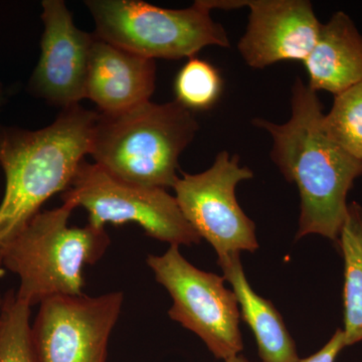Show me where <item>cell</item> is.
<instances>
[{"label":"cell","instance_id":"6","mask_svg":"<svg viewBox=\"0 0 362 362\" xmlns=\"http://www.w3.org/2000/svg\"><path fill=\"white\" fill-rule=\"evenodd\" d=\"M63 202L85 209L88 223L100 230L136 223L148 237L170 246H192L202 240L166 189L127 182L96 163L80 164Z\"/></svg>","mask_w":362,"mask_h":362},{"label":"cell","instance_id":"13","mask_svg":"<svg viewBox=\"0 0 362 362\" xmlns=\"http://www.w3.org/2000/svg\"><path fill=\"white\" fill-rule=\"evenodd\" d=\"M312 90L340 94L362 81V35L349 14L337 11L321 25L303 62Z\"/></svg>","mask_w":362,"mask_h":362},{"label":"cell","instance_id":"4","mask_svg":"<svg viewBox=\"0 0 362 362\" xmlns=\"http://www.w3.org/2000/svg\"><path fill=\"white\" fill-rule=\"evenodd\" d=\"M75 209L64 202L40 211L4 252V271L20 279L16 297L30 308L52 298L84 295L85 267L96 264L110 246L105 230L69 226Z\"/></svg>","mask_w":362,"mask_h":362},{"label":"cell","instance_id":"1","mask_svg":"<svg viewBox=\"0 0 362 362\" xmlns=\"http://www.w3.org/2000/svg\"><path fill=\"white\" fill-rule=\"evenodd\" d=\"M323 117L317 92L297 78L289 120L277 124L257 118L254 125L268 131L272 160L299 190L296 240L315 233L337 243L349 209L347 194L362 175V160L331 139L324 130Z\"/></svg>","mask_w":362,"mask_h":362},{"label":"cell","instance_id":"8","mask_svg":"<svg viewBox=\"0 0 362 362\" xmlns=\"http://www.w3.org/2000/svg\"><path fill=\"white\" fill-rule=\"evenodd\" d=\"M254 173L240 157L221 151L213 165L197 175L182 173L173 189L181 213L201 239L211 245L218 259L259 249L254 221L240 209L235 188Z\"/></svg>","mask_w":362,"mask_h":362},{"label":"cell","instance_id":"18","mask_svg":"<svg viewBox=\"0 0 362 362\" xmlns=\"http://www.w3.org/2000/svg\"><path fill=\"white\" fill-rule=\"evenodd\" d=\"M175 90V101L187 110H209L220 99L223 80L211 63L194 57L178 71Z\"/></svg>","mask_w":362,"mask_h":362},{"label":"cell","instance_id":"12","mask_svg":"<svg viewBox=\"0 0 362 362\" xmlns=\"http://www.w3.org/2000/svg\"><path fill=\"white\" fill-rule=\"evenodd\" d=\"M154 59L144 58L98 39L90 49L86 98L101 113L129 110L150 101L156 89Z\"/></svg>","mask_w":362,"mask_h":362},{"label":"cell","instance_id":"9","mask_svg":"<svg viewBox=\"0 0 362 362\" xmlns=\"http://www.w3.org/2000/svg\"><path fill=\"white\" fill-rule=\"evenodd\" d=\"M123 304L120 291L42 302L32 323L35 361L106 362L109 340Z\"/></svg>","mask_w":362,"mask_h":362},{"label":"cell","instance_id":"16","mask_svg":"<svg viewBox=\"0 0 362 362\" xmlns=\"http://www.w3.org/2000/svg\"><path fill=\"white\" fill-rule=\"evenodd\" d=\"M0 362H37L32 343L30 307L9 290L0 306Z\"/></svg>","mask_w":362,"mask_h":362},{"label":"cell","instance_id":"14","mask_svg":"<svg viewBox=\"0 0 362 362\" xmlns=\"http://www.w3.org/2000/svg\"><path fill=\"white\" fill-rule=\"evenodd\" d=\"M223 278L238 298L243 320L256 338L259 358L263 362H300L296 345L286 327L283 317L271 301L252 290L247 282L240 254L218 259Z\"/></svg>","mask_w":362,"mask_h":362},{"label":"cell","instance_id":"2","mask_svg":"<svg viewBox=\"0 0 362 362\" xmlns=\"http://www.w3.org/2000/svg\"><path fill=\"white\" fill-rule=\"evenodd\" d=\"M97 118V112L76 105L40 130L0 126V166L6 175L0 204V277L7 246L45 202L65 192L90 154Z\"/></svg>","mask_w":362,"mask_h":362},{"label":"cell","instance_id":"5","mask_svg":"<svg viewBox=\"0 0 362 362\" xmlns=\"http://www.w3.org/2000/svg\"><path fill=\"white\" fill-rule=\"evenodd\" d=\"M94 35L147 59L194 58L209 45L228 47V33L211 16L206 0L168 9L139 0H89Z\"/></svg>","mask_w":362,"mask_h":362},{"label":"cell","instance_id":"7","mask_svg":"<svg viewBox=\"0 0 362 362\" xmlns=\"http://www.w3.org/2000/svg\"><path fill=\"white\" fill-rule=\"evenodd\" d=\"M147 265L173 300L168 316L201 338L214 357L228 361L244 349L239 302L225 278L202 271L170 246L160 256L149 255Z\"/></svg>","mask_w":362,"mask_h":362},{"label":"cell","instance_id":"22","mask_svg":"<svg viewBox=\"0 0 362 362\" xmlns=\"http://www.w3.org/2000/svg\"><path fill=\"white\" fill-rule=\"evenodd\" d=\"M0 306H1V296H0Z\"/></svg>","mask_w":362,"mask_h":362},{"label":"cell","instance_id":"21","mask_svg":"<svg viewBox=\"0 0 362 362\" xmlns=\"http://www.w3.org/2000/svg\"><path fill=\"white\" fill-rule=\"evenodd\" d=\"M0 94H1V84H0ZM4 101H6V100H4V98L0 96V108H1L2 105H4Z\"/></svg>","mask_w":362,"mask_h":362},{"label":"cell","instance_id":"11","mask_svg":"<svg viewBox=\"0 0 362 362\" xmlns=\"http://www.w3.org/2000/svg\"><path fill=\"white\" fill-rule=\"evenodd\" d=\"M45 30L40 57L30 78L33 94L49 103L69 107L86 98V81L94 33L78 30L65 2H42Z\"/></svg>","mask_w":362,"mask_h":362},{"label":"cell","instance_id":"19","mask_svg":"<svg viewBox=\"0 0 362 362\" xmlns=\"http://www.w3.org/2000/svg\"><path fill=\"white\" fill-rule=\"evenodd\" d=\"M344 347H346L345 346L344 333L339 328L335 331L329 341L326 343L322 349L317 351L315 354L301 359L300 362H335Z\"/></svg>","mask_w":362,"mask_h":362},{"label":"cell","instance_id":"10","mask_svg":"<svg viewBox=\"0 0 362 362\" xmlns=\"http://www.w3.org/2000/svg\"><path fill=\"white\" fill-rule=\"evenodd\" d=\"M250 8L249 23L238 49L247 66L265 69L279 62H304L321 25L307 0H230L226 9Z\"/></svg>","mask_w":362,"mask_h":362},{"label":"cell","instance_id":"3","mask_svg":"<svg viewBox=\"0 0 362 362\" xmlns=\"http://www.w3.org/2000/svg\"><path fill=\"white\" fill-rule=\"evenodd\" d=\"M199 128L192 112L176 101H149L119 113H98L89 156L127 182L173 188L180 154Z\"/></svg>","mask_w":362,"mask_h":362},{"label":"cell","instance_id":"20","mask_svg":"<svg viewBox=\"0 0 362 362\" xmlns=\"http://www.w3.org/2000/svg\"><path fill=\"white\" fill-rule=\"evenodd\" d=\"M226 362H251L250 361H247L246 357L244 356H242V354H239V356L233 357V358L228 359V361H226Z\"/></svg>","mask_w":362,"mask_h":362},{"label":"cell","instance_id":"17","mask_svg":"<svg viewBox=\"0 0 362 362\" xmlns=\"http://www.w3.org/2000/svg\"><path fill=\"white\" fill-rule=\"evenodd\" d=\"M334 97L332 108L324 114V130L345 151L362 160V81Z\"/></svg>","mask_w":362,"mask_h":362},{"label":"cell","instance_id":"15","mask_svg":"<svg viewBox=\"0 0 362 362\" xmlns=\"http://www.w3.org/2000/svg\"><path fill=\"white\" fill-rule=\"evenodd\" d=\"M344 259L345 346L362 341V207L351 202L337 240Z\"/></svg>","mask_w":362,"mask_h":362}]
</instances>
